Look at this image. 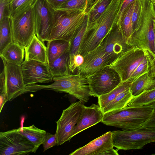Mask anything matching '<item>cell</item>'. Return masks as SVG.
<instances>
[{
	"instance_id": "obj_1",
	"label": "cell",
	"mask_w": 155,
	"mask_h": 155,
	"mask_svg": "<svg viewBox=\"0 0 155 155\" xmlns=\"http://www.w3.org/2000/svg\"><path fill=\"white\" fill-rule=\"evenodd\" d=\"M123 0H111L108 5L96 21V27L86 36L81 44L79 54L84 56L99 46L115 27Z\"/></svg>"
},
{
	"instance_id": "obj_2",
	"label": "cell",
	"mask_w": 155,
	"mask_h": 155,
	"mask_svg": "<svg viewBox=\"0 0 155 155\" xmlns=\"http://www.w3.org/2000/svg\"><path fill=\"white\" fill-rule=\"evenodd\" d=\"M153 110L152 105L128 106L104 114L101 122L104 124L121 128L124 131L132 130L141 127Z\"/></svg>"
},
{
	"instance_id": "obj_3",
	"label": "cell",
	"mask_w": 155,
	"mask_h": 155,
	"mask_svg": "<svg viewBox=\"0 0 155 155\" xmlns=\"http://www.w3.org/2000/svg\"><path fill=\"white\" fill-rule=\"evenodd\" d=\"M54 10L52 29L48 41L61 39L71 43L85 21L87 8L72 13Z\"/></svg>"
},
{
	"instance_id": "obj_4",
	"label": "cell",
	"mask_w": 155,
	"mask_h": 155,
	"mask_svg": "<svg viewBox=\"0 0 155 155\" xmlns=\"http://www.w3.org/2000/svg\"><path fill=\"white\" fill-rule=\"evenodd\" d=\"M155 19V10L153 3L150 0H143L139 25L131 36L130 46L137 47L153 53L155 38L153 29Z\"/></svg>"
},
{
	"instance_id": "obj_5",
	"label": "cell",
	"mask_w": 155,
	"mask_h": 155,
	"mask_svg": "<svg viewBox=\"0 0 155 155\" xmlns=\"http://www.w3.org/2000/svg\"><path fill=\"white\" fill-rule=\"evenodd\" d=\"M112 132L113 145L118 150L141 149L147 144L155 142V127H141L132 130Z\"/></svg>"
},
{
	"instance_id": "obj_6",
	"label": "cell",
	"mask_w": 155,
	"mask_h": 155,
	"mask_svg": "<svg viewBox=\"0 0 155 155\" xmlns=\"http://www.w3.org/2000/svg\"><path fill=\"white\" fill-rule=\"evenodd\" d=\"M53 81L51 84L45 86V89L68 93L83 104L87 102L92 96L86 78L80 74H70L54 77Z\"/></svg>"
},
{
	"instance_id": "obj_7",
	"label": "cell",
	"mask_w": 155,
	"mask_h": 155,
	"mask_svg": "<svg viewBox=\"0 0 155 155\" xmlns=\"http://www.w3.org/2000/svg\"><path fill=\"white\" fill-rule=\"evenodd\" d=\"M146 57L145 50L129 46L108 66L116 71L121 82L127 83L134 70Z\"/></svg>"
},
{
	"instance_id": "obj_8",
	"label": "cell",
	"mask_w": 155,
	"mask_h": 155,
	"mask_svg": "<svg viewBox=\"0 0 155 155\" xmlns=\"http://www.w3.org/2000/svg\"><path fill=\"white\" fill-rule=\"evenodd\" d=\"M86 78L91 96L97 97L108 93L121 82L116 71L108 65Z\"/></svg>"
},
{
	"instance_id": "obj_9",
	"label": "cell",
	"mask_w": 155,
	"mask_h": 155,
	"mask_svg": "<svg viewBox=\"0 0 155 155\" xmlns=\"http://www.w3.org/2000/svg\"><path fill=\"white\" fill-rule=\"evenodd\" d=\"M8 17L13 41L25 48L35 34L33 8L15 17Z\"/></svg>"
},
{
	"instance_id": "obj_10",
	"label": "cell",
	"mask_w": 155,
	"mask_h": 155,
	"mask_svg": "<svg viewBox=\"0 0 155 155\" xmlns=\"http://www.w3.org/2000/svg\"><path fill=\"white\" fill-rule=\"evenodd\" d=\"M35 153V146L19 128L0 133V155H25Z\"/></svg>"
},
{
	"instance_id": "obj_11",
	"label": "cell",
	"mask_w": 155,
	"mask_h": 155,
	"mask_svg": "<svg viewBox=\"0 0 155 155\" xmlns=\"http://www.w3.org/2000/svg\"><path fill=\"white\" fill-rule=\"evenodd\" d=\"M83 105L79 101L71 103L63 110L61 117L56 122L57 146L64 144L72 138V132L79 120Z\"/></svg>"
},
{
	"instance_id": "obj_12",
	"label": "cell",
	"mask_w": 155,
	"mask_h": 155,
	"mask_svg": "<svg viewBox=\"0 0 155 155\" xmlns=\"http://www.w3.org/2000/svg\"><path fill=\"white\" fill-rule=\"evenodd\" d=\"M35 34L42 41H48L53 24L54 10L46 0H38L33 7Z\"/></svg>"
},
{
	"instance_id": "obj_13",
	"label": "cell",
	"mask_w": 155,
	"mask_h": 155,
	"mask_svg": "<svg viewBox=\"0 0 155 155\" xmlns=\"http://www.w3.org/2000/svg\"><path fill=\"white\" fill-rule=\"evenodd\" d=\"M5 73V82L3 87L0 89V93H5L8 101H11L23 94L25 85L21 66L9 63L1 58Z\"/></svg>"
},
{
	"instance_id": "obj_14",
	"label": "cell",
	"mask_w": 155,
	"mask_h": 155,
	"mask_svg": "<svg viewBox=\"0 0 155 155\" xmlns=\"http://www.w3.org/2000/svg\"><path fill=\"white\" fill-rule=\"evenodd\" d=\"M21 66L26 86L53 81V77L47 64L34 60H24Z\"/></svg>"
},
{
	"instance_id": "obj_15",
	"label": "cell",
	"mask_w": 155,
	"mask_h": 155,
	"mask_svg": "<svg viewBox=\"0 0 155 155\" xmlns=\"http://www.w3.org/2000/svg\"><path fill=\"white\" fill-rule=\"evenodd\" d=\"M84 61L77 70V74L85 78L110 64L113 60L101 45L84 56Z\"/></svg>"
},
{
	"instance_id": "obj_16",
	"label": "cell",
	"mask_w": 155,
	"mask_h": 155,
	"mask_svg": "<svg viewBox=\"0 0 155 155\" xmlns=\"http://www.w3.org/2000/svg\"><path fill=\"white\" fill-rule=\"evenodd\" d=\"M112 132L108 131L71 153L70 155H118L114 148Z\"/></svg>"
},
{
	"instance_id": "obj_17",
	"label": "cell",
	"mask_w": 155,
	"mask_h": 155,
	"mask_svg": "<svg viewBox=\"0 0 155 155\" xmlns=\"http://www.w3.org/2000/svg\"><path fill=\"white\" fill-rule=\"evenodd\" d=\"M104 113L99 105L92 104L87 107L83 105L79 120L71 134V137L101 122Z\"/></svg>"
},
{
	"instance_id": "obj_18",
	"label": "cell",
	"mask_w": 155,
	"mask_h": 155,
	"mask_svg": "<svg viewBox=\"0 0 155 155\" xmlns=\"http://www.w3.org/2000/svg\"><path fill=\"white\" fill-rule=\"evenodd\" d=\"M101 45L111 56L113 61L129 47L125 44L116 26L105 38Z\"/></svg>"
},
{
	"instance_id": "obj_19",
	"label": "cell",
	"mask_w": 155,
	"mask_h": 155,
	"mask_svg": "<svg viewBox=\"0 0 155 155\" xmlns=\"http://www.w3.org/2000/svg\"><path fill=\"white\" fill-rule=\"evenodd\" d=\"M47 47L35 34L25 48V60H34L47 64Z\"/></svg>"
},
{
	"instance_id": "obj_20",
	"label": "cell",
	"mask_w": 155,
	"mask_h": 155,
	"mask_svg": "<svg viewBox=\"0 0 155 155\" xmlns=\"http://www.w3.org/2000/svg\"><path fill=\"white\" fill-rule=\"evenodd\" d=\"M96 21L92 22L90 21L89 13L88 12L84 23L71 42L70 60L75 55L79 54L81 43L88 33L96 27Z\"/></svg>"
},
{
	"instance_id": "obj_21",
	"label": "cell",
	"mask_w": 155,
	"mask_h": 155,
	"mask_svg": "<svg viewBox=\"0 0 155 155\" xmlns=\"http://www.w3.org/2000/svg\"><path fill=\"white\" fill-rule=\"evenodd\" d=\"M25 48L13 42L0 53L1 58L9 63L21 66L24 61Z\"/></svg>"
},
{
	"instance_id": "obj_22",
	"label": "cell",
	"mask_w": 155,
	"mask_h": 155,
	"mask_svg": "<svg viewBox=\"0 0 155 155\" xmlns=\"http://www.w3.org/2000/svg\"><path fill=\"white\" fill-rule=\"evenodd\" d=\"M136 1L127 7L124 12L120 26H116L119 29L125 44L129 46L133 32L131 17Z\"/></svg>"
},
{
	"instance_id": "obj_23",
	"label": "cell",
	"mask_w": 155,
	"mask_h": 155,
	"mask_svg": "<svg viewBox=\"0 0 155 155\" xmlns=\"http://www.w3.org/2000/svg\"><path fill=\"white\" fill-rule=\"evenodd\" d=\"M70 49L51 62L47 64L53 77L70 74Z\"/></svg>"
},
{
	"instance_id": "obj_24",
	"label": "cell",
	"mask_w": 155,
	"mask_h": 155,
	"mask_svg": "<svg viewBox=\"0 0 155 155\" xmlns=\"http://www.w3.org/2000/svg\"><path fill=\"white\" fill-rule=\"evenodd\" d=\"M5 15L15 17L33 7L38 0H5Z\"/></svg>"
},
{
	"instance_id": "obj_25",
	"label": "cell",
	"mask_w": 155,
	"mask_h": 155,
	"mask_svg": "<svg viewBox=\"0 0 155 155\" xmlns=\"http://www.w3.org/2000/svg\"><path fill=\"white\" fill-rule=\"evenodd\" d=\"M47 41L48 64L51 62L70 49L71 43L65 41L54 39Z\"/></svg>"
},
{
	"instance_id": "obj_26",
	"label": "cell",
	"mask_w": 155,
	"mask_h": 155,
	"mask_svg": "<svg viewBox=\"0 0 155 155\" xmlns=\"http://www.w3.org/2000/svg\"><path fill=\"white\" fill-rule=\"evenodd\" d=\"M18 128L19 132L33 144L35 153L44 141L46 131L37 128L34 124Z\"/></svg>"
},
{
	"instance_id": "obj_27",
	"label": "cell",
	"mask_w": 155,
	"mask_h": 155,
	"mask_svg": "<svg viewBox=\"0 0 155 155\" xmlns=\"http://www.w3.org/2000/svg\"><path fill=\"white\" fill-rule=\"evenodd\" d=\"M155 87V76L148 72L143 74L131 84L130 88L133 97L136 96L144 91Z\"/></svg>"
},
{
	"instance_id": "obj_28",
	"label": "cell",
	"mask_w": 155,
	"mask_h": 155,
	"mask_svg": "<svg viewBox=\"0 0 155 155\" xmlns=\"http://www.w3.org/2000/svg\"><path fill=\"white\" fill-rule=\"evenodd\" d=\"M130 87L120 93L102 110L103 113L104 114L127 106L128 102L134 97Z\"/></svg>"
},
{
	"instance_id": "obj_29",
	"label": "cell",
	"mask_w": 155,
	"mask_h": 155,
	"mask_svg": "<svg viewBox=\"0 0 155 155\" xmlns=\"http://www.w3.org/2000/svg\"><path fill=\"white\" fill-rule=\"evenodd\" d=\"M13 42L8 18L5 15L0 21V53Z\"/></svg>"
},
{
	"instance_id": "obj_30",
	"label": "cell",
	"mask_w": 155,
	"mask_h": 155,
	"mask_svg": "<svg viewBox=\"0 0 155 155\" xmlns=\"http://www.w3.org/2000/svg\"><path fill=\"white\" fill-rule=\"evenodd\" d=\"M155 103V87L143 91L134 97L128 103V106H148Z\"/></svg>"
},
{
	"instance_id": "obj_31",
	"label": "cell",
	"mask_w": 155,
	"mask_h": 155,
	"mask_svg": "<svg viewBox=\"0 0 155 155\" xmlns=\"http://www.w3.org/2000/svg\"><path fill=\"white\" fill-rule=\"evenodd\" d=\"M131 84L121 82L116 88L108 93L98 98V104L102 111L121 92L131 87Z\"/></svg>"
},
{
	"instance_id": "obj_32",
	"label": "cell",
	"mask_w": 155,
	"mask_h": 155,
	"mask_svg": "<svg viewBox=\"0 0 155 155\" xmlns=\"http://www.w3.org/2000/svg\"><path fill=\"white\" fill-rule=\"evenodd\" d=\"M88 0H68L61 4L54 10L66 12L68 13L78 12L87 8Z\"/></svg>"
},
{
	"instance_id": "obj_33",
	"label": "cell",
	"mask_w": 155,
	"mask_h": 155,
	"mask_svg": "<svg viewBox=\"0 0 155 155\" xmlns=\"http://www.w3.org/2000/svg\"><path fill=\"white\" fill-rule=\"evenodd\" d=\"M149 69V63L146 54V58L134 70L127 83L132 84L141 76L148 72Z\"/></svg>"
},
{
	"instance_id": "obj_34",
	"label": "cell",
	"mask_w": 155,
	"mask_h": 155,
	"mask_svg": "<svg viewBox=\"0 0 155 155\" xmlns=\"http://www.w3.org/2000/svg\"><path fill=\"white\" fill-rule=\"evenodd\" d=\"M111 0H102L99 2L89 13V19L94 22L99 18L108 5Z\"/></svg>"
},
{
	"instance_id": "obj_35",
	"label": "cell",
	"mask_w": 155,
	"mask_h": 155,
	"mask_svg": "<svg viewBox=\"0 0 155 155\" xmlns=\"http://www.w3.org/2000/svg\"><path fill=\"white\" fill-rule=\"evenodd\" d=\"M143 0H136L132 15L133 33L138 28L142 10Z\"/></svg>"
},
{
	"instance_id": "obj_36",
	"label": "cell",
	"mask_w": 155,
	"mask_h": 155,
	"mask_svg": "<svg viewBox=\"0 0 155 155\" xmlns=\"http://www.w3.org/2000/svg\"><path fill=\"white\" fill-rule=\"evenodd\" d=\"M42 144L44 152L57 145V138L56 134H53L49 133H46L44 141Z\"/></svg>"
},
{
	"instance_id": "obj_37",
	"label": "cell",
	"mask_w": 155,
	"mask_h": 155,
	"mask_svg": "<svg viewBox=\"0 0 155 155\" xmlns=\"http://www.w3.org/2000/svg\"><path fill=\"white\" fill-rule=\"evenodd\" d=\"M84 61V56L78 54L75 55L70 60L69 69L70 72L74 73L81 66Z\"/></svg>"
},
{
	"instance_id": "obj_38",
	"label": "cell",
	"mask_w": 155,
	"mask_h": 155,
	"mask_svg": "<svg viewBox=\"0 0 155 155\" xmlns=\"http://www.w3.org/2000/svg\"><path fill=\"white\" fill-rule=\"evenodd\" d=\"M135 0H123L122 2L118 16L116 26H120L123 15L126 9L129 5L133 2Z\"/></svg>"
},
{
	"instance_id": "obj_39",
	"label": "cell",
	"mask_w": 155,
	"mask_h": 155,
	"mask_svg": "<svg viewBox=\"0 0 155 155\" xmlns=\"http://www.w3.org/2000/svg\"><path fill=\"white\" fill-rule=\"evenodd\" d=\"M152 111L147 120L142 124L141 127H155V103L152 104Z\"/></svg>"
},
{
	"instance_id": "obj_40",
	"label": "cell",
	"mask_w": 155,
	"mask_h": 155,
	"mask_svg": "<svg viewBox=\"0 0 155 155\" xmlns=\"http://www.w3.org/2000/svg\"><path fill=\"white\" fill-rule=\"evenodd\" d=\"M150 64L149 73L151 75L155 76V54L145 50Z\"/></svg>"
},
{
	"instance_id": "obj_41",
	"label": "cell",
	"mask_w": 155,
	"mask_h": 155,
	"mask_svg": "<svg viewBox=\"0 0 155 155\" xmlns=\"http://www.w3.org/2000/svg\"><path fill=\"white\" fill-rule=\"evenodd\" d=\"M68 0H46L53 8H57L62 3Z\"/></svg>"
},
{
	"instance_id": "obj_42",
	"label": "cell",
	"mask_w": 155,
	"mask_h": 155,
	"mask_svg": "<svg viewBox=\"0 0 155 155\" xmlns=\"http://www.w3.org/2000/svg\"><path fill=\"white\" fill-rule=\"evenodd\" d=\"M6 2L5 0H0V21L5 15Z\"/></svg>"
},
{
	"instance_id": "obj_43",
	"label": "cell",
	"mask_w": 155,
	"mask_h": 155,
	"mask_svg": "<svg viewBox=\"0 0 155 155\" xmlns=\"http://www.w3.org/2000/svg\"><path fill=\"white\" fill-rule=\"evenodd\" d=\"M102 0H88L87 12H90L95 6Z\"/></svg>"
},
{
	"instance_id": "obj_44",
	"label": "cell",
	"mask_w": 155,
	"mask_h": 155,
	"mask_svg": "<svg viewBox=\"0 0 155 155\" xmlns=\"http://www.w3.org/2000/svg\"><path fill=\"white\" fill-rule=\"evenodd\" d=\"M6 94L4 93H0V113L5 103L8 101Z\"/></svg>"
},
{
	"instance_id": "obj_45",
	"label": "cell",
	"mask_w": 155,
	"mask_h": 155,
	"mask_svg": "<svg viewBox=\"0 0 155 155\" xmlns=\"http://www.w3.org/2000/svg\"><path fill=\"white\" fill-rule=\"evenodd\" d=\"M153 53L155 54V38L154 41L153 49Z\"/></svg>"
},
{
	"instance_id": "obj_46",
	"label": "cell",
	"mask_w": 155,
	"mask_h": 155,
	"mask_svg": "<svg viewBox=\"0 0 155 155\" xmlns=\"http://www.w3.org/2000/svg\"><path fill=\"white\" fill-rule=\"evenodd\" d=\"M153 29L155 33V19L154 20V27H153Z\"/></svg>"
},
{
	"instance_id": "obj_47",
	"label": "cell",
	"mask_w": 155,
	"mask_h": 155,
	"mask_svg": "<svg viewBox=\"0 0 155 155\" xmlns=\"http://www.w3.org/2000/svg\"><path fill=\"white\" fill-rule=\"evenodd\" d=\"M150 1H151L153 3H155V0H150Z\"/></svg>"
},
{
	"instance_id": "obj_48",
	"label": "cell",
	"mask_w": 155,
	"mask_h": 155,
	"mask_svg": "<svg viewBox=\"0 0 155 155\" xmlns=\"http://www.w3.org/2000/svg\"><path fill=\"white\" fill-rule=\"evenodd\" d=\"M153 4L154 5V8H155V3H153Z\"/></svg>"
}]
</instances>
